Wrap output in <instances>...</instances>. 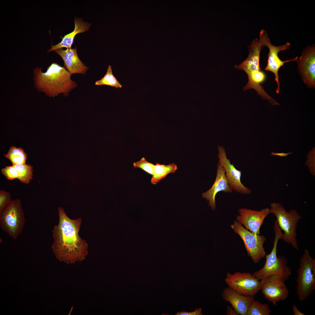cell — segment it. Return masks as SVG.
<instances>
[{"label":"cell","instance_id":"obj_10","mask_svg":"<svg viewBox=\"0 0 315 315\" xmlns=\"http://www.w3.org/2000/svg\"><path fill=\"white\" fill-rule=\"evenodd\" d=\"M225 281L228 287L243 295L254 297L260 290V281L249 273L227 272Z\"/></svg>","mask_w":315,"mask_h":315},{"label":"cell","instance_id":"obj_27","mask_svg":"<svg viewBox=\"0 0 315 315\" xmlns=\"http://www.w3.org/2000/svg\"><path fill=\"white\" fill-rule=\"evenodd\" d=\"M10 194L6 191H0V212L5 208L11 201Z\"/></svg>","mask_w":315,"mask_h":315},{"label":"cell","instance_id":"obj_15","mask_svg":"<svg viewBox=\"0 0 315 315\" xmlns=\"http://www.w3.org/2000/svg\"><path fill=\"white\" fill-rule=\"evenodd\" d=\"M232 191L229 185L225 171L218 162L217 164V174L215 181L210 189L202 193V197L208 201L209 206L212 210H214L216 209L215 197L217 194L221 191L225 193H231Z\"/></svg>","mask_w":315,"mask_h":315},{"label":"cell","instance_id":"obj_5","mask_svg":"<svg viewBox=\"0 0 315 315\" xmlns=\"http://www.w3.org/2000/svg\"><path fill=\"white\" fill-rule=\"evenodd\" d=\"M270 206V213L275 216L279 226L284 232L283 240L298 250L296 230L298 223L302 217L294 209L287 212L279 203L274 202Z\"/></svg>","mask_w":315,"mask_h":315},{"label":"cell","instance_id":"obj_7","mask_svg":"<svg viewBox=\"0 0 315 315\" xmlns=\"http://www.w3.org/2000/svg\"><path fill=\"white\" fill-rule=\"evenodd\" d=\"M20 200H12L0 212L1 229L14 239L21 233L25 225V219Z\"/></svg>","mask_w":315,"mask_h":315},{"label":"cell","instance_id":"obj_9","mask_svg":"<svg viewBox=\"0 0 315 315\" xmlns=\"http://www.w3.org/2000/svg\"><path fill=\"white\" fill-rule=\"evenodd\" d=\"M259 40L262 46L264 47L267 46L269 49L267 64L265 70L271 71L274 74L275 80L277 85L276 92L278 94L280 92L278 75L279 69L286 63L293 61H297L298 57H296L293 59L286 61L281 60L278 56V53L280 51L289 49L290 43L287 41L286 43L282 45L279 46L273 45L270 41L267 32L264 29L261 30L260 32Z\"/></svg>","mask_w":315,"mask_h":315},{"label":"cell","instance_id":"obj_8","mask_svg":"<svg viewBox=\"0 0 315 315\" xmlns=\"http://www.w3.org/2000/svg\"><path fill=\"white\" fill-rule=\"evenodd\" d=\"M231 227L242 239L248 255L253 262L258 263L265 256L266 253L263 246L266 240L265 237L254 234L237 221H234Z\"/></svg>","mask_w":315,"mask_h":315},{"label":"cell","instance_id":"obj_19","mask_svg":"<svg viewBox=\"0 0 315 315\" xmlns=\"http://www.w3.org/2000/svg\"><path fill=\"white\" fill-rule=\"evenodd\" d=\"M177 169L174 163L168 165L160 164L157 163L155 165L151 182L155 185L165 178L169 174L174 173Z\"/></svg>","mask_w":315,"mask_h":315},{"label":"cell","instance_id":"obj_3","mask_svg":"<svg viewBox=\"0 0 315 315\" xmlns=\"http://www.w3.org/2000/svg\"><path fill=\"white\" fill-rule=\"evenodd\" d=\"M264 47L257 38L254 39L248 46L249 54L246 59L240 64L235 65L236 69L244 70L247 74L248 81L243 88L244 91L253 89L262 99L268 100L273 105L280 104L268 94L261 84L265 81L266 76L261 70L259 60L260 52Z\"/></svg>","mask_w":315,"mask_h":315},{"label":"cell","instance_id":"obj_25","mask_svg":"<svg viewBox=\"0 0 315 315\" xmlns=\"http://www.w3.org/2000/svg\"><path fill=\"white\" fill-rule=\"evenodd\" d=\"M1 173L9 180L18 178V174L17 170L13 165L7 166L1 170Z\"/></svg>","mask_w":315,"mask_h":315},{"label":"cell","instance_id":"obj_6","mask_svg":"<svg viewBox=\"0 0 315 315\" xmlns=\"http://www.w3.org/2000/svg\"><path fill=\"white\" fill-rule=\"evenodd\" d=\"M299 265L296 279V289L299 300L302 302L315 289V260L311 258L307 250H305L300 258Z\"/></svg>","mask_w":315,"mask_h":315},{"label":"cell","instance_id":"obj_23","mask_svg":"<svg viewBox=\"0 0 315 315\" xmlns=\"http://www.w3.org/2000/svg\"><path fill=\"white\" fill-rule=\"evenodd\" d=\"M95 84L97 85H107L117 88H121L122 87L113 75L110 65L108 66L106 73L103 77L100 80L97 81Z\"/></svg>","mask_w":315,"mask_h":315},{"label":"cell","instance_id":"obj_1","mask_svg":"<svg viewBox=\"0 0 315 315\" xmlns=\"http://www.w3.org/2000/svg\"><path fill=\"white\" fill-rule=\"evenodd\" d=\"M58 211L59 223L52 231L53 252L60 261L69 264L82 261L88 254V244L78 235L81 218L72 220L62 208L59 207Z\"/></svg>","mask_w":315,"mask_h":315},{"label":"cell","instance_id":"obj_13","mask_svg":"<svg viewBox=\"0 0 315 315\" xmlns=\"http://www.w3.org/2000/svg\"><path fill=\"white\" fill-rule=\"evenodd\" d=\"M298 69L302 80L309 88H315V46L303 49L297 61Z\"/></svg>","mask_w":315,"mask_h":315},{"label":"cell","instance_id":"obj_22","mask_svg":"<svg viewBox=\"0 0 315 315\" xmlns=\"http://www.w3.org/2000/svg\"><path fill=\"white\" fill-rule=\"evenodd\" d=\"M271 312L267 304H262L254 300L248 310L247 315H269Z\"/></svg>","mask_w":315,"mask_h":315},{"label":"cell","instance_id":"obj_31","mask_svg":"<svg viewBox=\"0 0 315 315\" xmlns=\"http://www.w3.org/2000/svg\"><path fill=\"white\" fill-rule=\"evenodd\" d=\"M293 310L294 315H304L298 309L296 304H294L293 306Z\"/></svg>","mask_w":315,"mask_h":315},{"label":"cell","instance_id":"obj_16","mask_svg":"<svg viewBox=\"0 0 315 315\" xmlns=\"http://www.w3.org/2000/svg\"><path fill=\"white\" fill-rule=\"evenodd\" d=\"M222 298L226 302H229L238 315H247L248 309L254 297L242 295L229 287L223 290Z\"/></svg>","mask_w":315,"mask_h":315},{"label":"cell","instance_id":"obj_4","mask_svg":"<svg viewBox=\"0 0 315 315\" xmlns=\"http://www.w3.org/2000/svg\"><path fill=\"white\" fill-rule=\"evenodd\" d=\"M275 220L274 226L275 238L273 246L271 252L265 255V263L262 268L254 272L253 274L260 280L271 275H276L282 277L285 281L288 280L291 274L290 268L287 266V259L283 256H277V247L279 240L283 239L284 233Z\"/></svg>","mask_w":315,"mask_h":315},{"label":"cell","instance_id":"obj_24","mask_svg":"<svg viewBox=\"0 0 315 315\" xmlns=\"http://www.w3.org/2000/svg\"><path fill=\"white\" fill-rule=\"evenodd\" d=\"M133 165L134 167L141 169L152 175L153 174L155 165L148 161L144 157L141 158L139 160L134 162Z\"/></svg>","mask_w":315,"mask_h":315},{"label":"cell","instance_id":"obj_28","mask_svg":"<svg viewBox=\"0 0 315 315\" xmlns=\"http://www.w3.org/2000/svg\"><path fill=\"white\" fill-rule=\"evenodd\" d=\"M201 308H196L195 311L190 312L182 311L181 312H177L175 315H202Z\"/></svg>","mask_w":315,"mask_h":315},{"label":"cell","instance_id":"obj_30","mask_svg":"<svg viewBox=\"0 0 315 315\" xmlns=\"http://www.w3.org/2000/svg\"><path fill=\"white\" fill-rule=\"evenodd\" d=\"M293 154V153H291V152H289V153H274V152H272L271 153V155L278 156H280V157H286V156H287V155H289L290 154Z\"/></svg>","mask_w":315,"mask_h":315},{"label":"cell","instance_id":"obj_21","mask_svg":"<svg viewBox=\"0 0 315 315\" xmlns=\"http://www.w3.org/2000/svg\"><path fill=\"white\" fill-rule=\"evenodd\" d=\"M17 170L18 176V178L21 182L28 184L33 177V167L30 164H13Z\"/></svg>","mask_w":315,"mask_h":315},{"label":"cell","instance_id":"obj_14","mask_svg":"<svg viewBox=\"0 0 315 315\" xmlns=\"http://www.w3.org/2000/svg\"><path fill=\"white\" fill-rule=\"evenodd\" d=\"M239 215L237 221L244 228L255 235L260 234V228L265 218L270 213V208H266L260 211L241 208L238 210Z\"/></svg>","mask_w":315,"mask_h":315},{"label":"cell","instance_id":"obj_11","mask_svg":"<svg viewBox=\"0 0 315 315\" xmlns=\"http://www.w3.org/2000/svg\"><path fill=\"white\" fill-rule=\"evenodd\" d=\"M281 277L271 275L260 280V290L265 297L274 305L288 297L289 291Z\"/></svg>","mask_w":315,"mask_h":315},{"label":"cell","instance_id":"obj_18","mask_svg":"<svg viewBox=\"0 0 315 315\" xmlns=\"http://www.w3.org/2000/svg\"><path fill=\"white\" fill-rule=\"evenodd\" d=\"M74 23L73 31L63 37L60 42L55 45H52L51 48L48 50V52L61 49L64 47L71 48L75 36L78 33L88 31L91 25L90 23L85 22L82 19L77 18L74 19Z\"/></svg>","mask_w":315,"mask_h":315},{"label":"cell","instance_id":"obj_2","mask_svg":"<svg viewBox=\"0 0 315 315\" xmlns=\"http://www.w3.org/2000/svg\"><path fill=\"white\" fill-rule=\"evenodd\" d=\"M33 73L34 85L37 90L50 97L62 93L67 96L77 86L66 68L56 63L51 64L45 72H42L41 68L37 67L34 70Z\"/></svg>","mask_w":315,"mask_h":315},{"label":"cell","instance_id":"obj_12","mask_svg":"<svg viewBox=\"0 0 315 315\" xmlns=\"http://www.w3.org/2000/svg\"><path fill=\"white\" fill-rule=\"evenodd\" d=\"M218 157L219 162L224 168L229 185L232 190L238 193L249 195L251 193V190L245 186L241 181V171L237 170L233 164L228 159L223 147L218 146Z\"/></svg>","mask_w":315,"mask_h":315},{"label":"cell","instance_id":"obj_29","mask_svg":"<svg viewBox=\"0 0 315 315\" xmlns=\"http://www.w3.org/2000/svg\"><path fill=\"white\" fill-rule=\"evenodd\" d=\"M226 314L227 315H238L233 308L230 306H227Z\"/></svg>","mask_w":315,"mask_h":315},{"label":"cell","instance_id":"obj_20","mask_svg":"<svg viewBox=\"0 0 315 315\" xmlns=\"http://www.w3.org/2000/svg\"><path fill=\"white\" fill-rule=\"evenodd\" d=\"M4 156L9 159L13 164H25L27 159V154L21 148L10 147L6 154Z\"/></svg>","mask_w":315,"mask_h":315},{"label":"cell","instance_id":"obj_26","mask_svg":"<svg viewBox=\"0 0 315 315\" xmlns=\"http://www.w3.org/2000/svg\"><path fill=\"white\" fill-rule=\"evenodd\" d=\"M315 147H313L307 156V158L306 162V165L308 166L310 172L315 176Z\"/></svg>","mask_w":315,"mask_h":315},{"label":"cell","instance_id":"obj_17","mask_svg":"<svg viewBox=\"0 0 315 315\" xmlns=\"http://www.w3.org/2000/svg\"><path fill=\"white\" fill-rule=\"evenodd\" d=\"M55 51L62 58L64 66L71 75L76 73L85 74L88 69L78 57L76 47L66 50L58 49Z\"/></svg>","mask_w":315,"mask_h":315}]
</instances>
